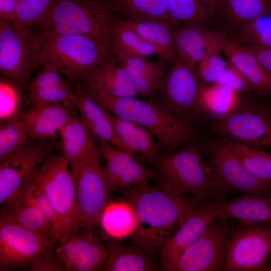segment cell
Masks as SVG:
<instances>
[{"label": "cell", "mask_w": 271, "mask_h": 271, "mask_svg": "<svg viewBox=\"0 0 271 271\" xmlns=\"http://www.w3.org/2000/svg\"><path fill=\"white\" fill-rule=\"evenodd\" d=\"M122 199L133 207L138 227L131 244L155 256L203 201L148 181L122 191Z\"/></svg>", "instance_id": "cell-1"}, {"label": "cell", "mask_w": 271, "mask_h": 271, "mask_svg": "<svg viewBox=\"0 0 271 271\" xmlns=\"http://www.w3.org/2000/svg\"><path fill=\"white\" fill-rule=\"evenodd\" d=\"M82 83L84 91L104 110L147 129L156 138L159 154L173 152L201 138L202 129L199 126L172 116L150 101L112 96L88 78Z\"/></svg>", "instance_id": "cell-2"}, {"label": "cell", "mask_w": 271, "mask_h": 271, "mask_svg": "<svg viewBox=\"0 0 271 271\" xmlns=\"http://www.w3.org/2000/svg\"><path fill=\"white\" fill-rule=\"evenodd\" d=\"M151 164L156 184L201 201H225L227 194L216 185L201 138L168 154H158Z\"/></svg>", "instance_id": "cell-3"}, {"label": "cell", "mask_w": 271, "mask_h": 271, "mask_svg": "<svg viewBox=\"0 0 271 271\" xmlns=\"http://www.w3.org/2000/svg\"><path fill=\"white\" fill-rule=\"evenodd\" d=\"M121 18L110 0H54L37 31L86 36L112 50L113 29Z\"/></svg>", "instance_id": "cell-4"}, {"label": "cell", "mask_w": 271, "mask_h": 271, "mask_svg": "<svg viewBox=\"0 0 271 271\" xmlns=\"http://www.w3.org/2000/svg\"><path fill=\"white\" fill-rule=\"evenodd\" d=\"M39 34L43 65L54 66L74 85L81 84L94 69L114 57L111 49L86 36Z\"/></svg>", "instance_id": "cell-5"}, {"label": "cell", "mask_w": 271, "mask_h": 271, "mask_svg": "<svg viewBox=\"0 0 271 271\" xmlns=\"http://www.w3.org/2000/svg\"><path fill=\"white\" fill-rule=\"evenodd\" d=\"M57 243L5 218L0 217V271L28 268L64 271L58 261Z\"/></svg>", "instance_id": "cell-6"}, {"label": "cell", "mask_w": 271, "mask_h": 271, "mask_svg": "<svg viewBox=\"0 0 271 271\" xmlns=\"http://www.w3.org/2000/svg\"><path fill=\"white\" fill-rule=\"evenodd\" d=\"M33 176L45 191L55 214L52 241L58 243L81 230L75 181L64 156L51 155L36 169Z\"/></svg>", "instance_id": "cell-7"}, {"label": "cell", "mask_w": 271, "mask_h": 271, "mask_svg": "<svg viewBox=\"0 0 271 271\" xmlns=\"http://www.w3.org/2000/svg\"><path fill=\"white\" fill-rule=\"evenodd\" d=\"M251 93H242L233 110L206 125L211 133L245 145L271 149V102L264 96Z\"/></svg>", "instance_id": "cell-8"}, {"label": "cell", "mask_w": 271, "mask_h": 271, "mask_svg": "<svg viewBox=\"0 0 271 271\" xmlns=\"http://www.w3.org/2000/svg\"><path fill=\"white\" fill-rule=\"evenodd\" d=\"M41 36L32 27L18 28L0 20V72L3 80L28 88L33 72L43 66Z\"/></svg>", "instance_id": "cell-9"}, {"label": "cell", "mask_w": 271, "mask_h": 271, "mask_svg": "<svg viewBox=\"0 0 271 271\" xmlns=\"http://www.w3.org/2000/svg\"><path fill=\"white\" fill-rule=\"evenodd\" d=\"M201 85L195 71L176 58L150 101L183 122L206 124L199 103Z\"/></svg>", "instance_id": "cell-10"}, {"label": "cell", "mask_w": 271, "mask_h": 271, "mask_svg": "<svg viewBox=\"0 0 271 271\" xmlns=\"http://www.w3.org/2000/svg\"><path fill=\"white\" fill-rule=\"evenodd\" d=\"M202 140L212 177L220 191L225 194L240 191L251 195L271 197V182L249 172L219 135L211 133Z\"/></svg>", "instance_id": "cell-11"}, {"label": "cell", "mask_w": 271, "mask_h": 271, "mask_svg": "<svg viewBox=\"0 0 271 271\" xmlns=\"http://www.w3.org/2000/svg\"><path fill=\"white\" fill-rule=\"evenodd\" d=\"M271 255V223L239 220L228 236L223 270H261Z\"/></svg>", "instance_id": "cell-12"}, {"label": "cell", "mask_w": 271, "mask_h": 271, "mask_svg": "<svg viewBox=\"0 0 271 271\" xmlns=\"http://www.w3.org/2000/svg\"><path fill=\"white\" fill-rule=\"evenodd\" d=\"M76 201L81 230L94 233L113 191L105 170L97 158L83 165L75 179Z\"/></svg>", "instance_id": "cell-13"}, {"label": "cell", "mask_w": 271, "mask_h": 271, "mask_svg": "<svg viewBox=\"0 0 271 271\" xmlns=\"http://www.w3.org/2000/svg\"><path fill=\"white\" fill-rule=\"evenodd\" d=\"M229 219L221 216L215 218L169 271L222 270L227 239L233 225Z\"/></svg>", "instance_id": "cell-14"}, {"label": "cell", "mask_w": 271, "mask_h": 271, "mask_svg": "<svg viewBox=\"0 0 271 271\" xmlns=\"http://www.w3.org/2000/svg\"><path fill=\"white\" fill-rule=\"evenodd\" d=\"M61 148L55 139L37 140L0 162V204L14 195L46 158Z\"/></svg>", "instance_id": "cell-15"}, {"label": "cell", "mask_w": 271, "mask_h": 271, "mask_svg": "<svg viewBox=\"0 0 271 271\" xmlns=\"http://www.w3.org/2000/svg\"><path fill=\"white\" fill-rule=\"evenodd\" d=\"M226 202L203 201L178 231L166 241L160 253L163 270L169 271L183 252L220 215Z\"/></svg>", "instance_id": "cell-16"}, {"label": "cell", "mask_w": 271, "mask_h": 271, "mask_svg": "<svg viewBox=\"0 0 271 271\" xmlns=\"http://www.w3.org/2000/svg\"><path fill=\"white\" fill-rule=\"evenodd\" d=\"M106 162V172L112 191L121 192L155 178V172L140 164L134 156L104 141H97Z\"/></svg>", "instance_id": "cell-17"}, {"label": "cell", "mask_w": 271, "mask_h": 271, "mask_svg": "<svg viewBox=\"0 0 271 271\" xmlns=\"http://www.w3.org/2000/svg\"><path fill=\"white\" fill-rule=\"evenodd\" d=\"M177 59L195 70L210 52L222 50L224 34L206 26H177L174 28Z\"/></svg>", "instance_id": "cell-18"}, {"label": "cell", "mask_w": 271, "mask_h": 271, "mask_svg": "<svg viewBox=\"0 0 271 271\" xmlns=\"http://www.w3.org/2000/svg\"><path fill=\"white\" fill-rule=\"evenodd\" d=\"M63 155L68 162L74 179L80 168L99 158L97 140L81 118L73 116L60 136Z\"/></svg>", "instance_id": "cell-19"}, {"label": "cell", "mask_w": 271, "mask_h": 271, "mask_svg": "<svg viewBox=\"0 0 271 271\" xmlns=\"http://www.w3.org/2000/svg\"><path fill=\"white\" fill-rule=\"evenodd\" d=\"M76 112L62 103L31 105L19 115L36 141L60 137L64 128Z\"/></svg>", "instance_id": "cell-20"}, {"label": "cell", "mask_w": 271, "mask_h": 271, "mask_svg": "<svg viewBox=\"0 0 271 271\" xmlns=\"http://www.w3.org/2000/svg\"><path fill=\"white\" fill-rule=\"evenodd\" d=\"M116 62L125 70L133 83L138 94L154 96L166 76L170 67L168 62L160 59L149 60L147 58L130 57L112 48Z\"/></svg>", "instance_id": "cell-21"}, {"label": "cell", "mask_w": 271, "mask_h": 271, "mask_svg": "<svg viewBox=\"0 0 271 271\" xmlns=\"http://www.w3.org/2000/svg\"><path fill=\"white\" fill-rule=\"evenodd\" d=\"M75 107L97 141H104L133 155H136L118 138L105 111L84 91L80 84L74 85Z\"/></svg>", "instance_id": "cell-22"}, {"label": "cell", "mask_w": 271, "mask_h": 271, "mask_svg": "<svg viewBox=\"0 0 271 271\" xmlns=\"http://www.w3.org/2000/svg\"><path fill=\"white\" fill-rule=\"evenodd\" d=\"M1 217L10 219L52 241L51 228L32 198L26 182L3 204Z\"/></svg>", "instance_id": "cell-23"}, {"label": "cell", "mask_w": 271, "mask_h": 271, "mask_svg": "<svg viewBox=\"0 0 271 271\" xmlns=\"http://www.w3.org/2000/svg\"><path fill=\"white\" fill-rule=\"evenodd\" d=\"M222 52L228 61L247 79L254 91L271 97V76L245 45L230 41L226 37L222 43Z\"/></svg>", "instance_id": "cell-24"}, {"label": "cell", "mask_w": 271, "mask_h": 271, "mask_svg": "<svg viewBox=\"0 0 271 271\" xmlns=\"http://www.w3.org/2000/svg\"><path fill=\"white\" fill-rule=\"evenodd\" d=\"M106 241L107 256L103 271H153L159 269L154 256L131 244L124 245L109 237Z\"/></svg>", "instance_id": "cell-25"}, {"label": "cell", "mask_w": 271, "mask_h": 271, "mask_svg": "<svg viewBox=\"0 0 271 271\" xmlns=\"http://www.w3.org/2000/svg\"><path fill=\"white\" fill-rule=\"evenodd\" d=\"M123 20L153 47L159 59L170 63L176 59L175 27L158 20Z\"/></svg>", "instance_id": "cell-26"}, {"label": "cell", "mask_w": 271, "mask_h": 271, "mask_svg": "<svg viewBox=\"0 0 271 271\" xmlns=\"http://www.w3.org/2000/svg\"><path fill=\"white\" fill-rule=\"evenodd\" d=\"M105 113L121 142L134 153H140L144 159L151 164L159 154L158 147L153 134L137 123L117 117L106 111Z\"/></svg>", "instance_id": "cell-27"}, {"label": "cell", "mask_w": 271, "mask_h": 271, "mask_svg": "<svg viewBox=\"0 0 271 271\" xmlns=\"http://www.w3.org/2000/svg\"><path fill=\"white\" fill-rule=\"evenodd\" d=\"M132 206L124 199L111 201L104 209L100 225L106 237L121 240L131 236L138 227Z\"/></svg>", "instance_id": "cell-28"}, {"label": "cell", "mask_w": 271, "mask_h": 271, "mask_svg": "<svg viewBox=\"0 0 271 271\" xmlns=\"http://www.w3.org/2000/svg\"><path fill=\"white\" fill-rule=\"evenodd\" d=\"M87 78L115 97H136L138 94L128 74L114 57L94 69Z\"/></svg>", "instance_id": "cell-29"}, {"label": "cell", "mask_w": 271, "mask_h": 271, "mask_svg": "<svg viewBox=\"0 0 271 271\" xmlns=\"http://www.w3.org/2000/svg\"><path fill=\"white\" fill-rule=\"evenodd\" d=\"M219 216L249 222L271 223V197L244 194L226 201Z\"/></svg>", "instance_id": "cell-30"}, {"label": "cell", "mask_w": 271, "mask_h": 271, "mask_svg": "<svg viewBox=\"0 0 271 271\" xmlns=\"http://www.w3.org/2000/svg\"><path fill=\"white\" fill-rule=\"evenodd\" d=\"M241 94L218 83L201 84L199 103L206 124L209 120L224 115L233 110L238 104Z\"/></svg>", "instance_id": "cell-31"}, {"label": "cell", "mask_w": 271, "mask_h": 271, "mask_svg": "<svg viewBox=\"0 0 271 271\" xmlns=\"http://www.w3.org/2000/svg\"><path fill=\"white\" fill-rule=\"evenodd\" d=\"M271 10V0H219L217 11L232 27L240 30Z\"/></svg>", "instance_id": "cell-32"}, {"label": "cell", "mask_w": 271, "mask_h": 271, "mask_svg": "<svg viewBox=\"0 0 271 271\" xmlns=\"http://www.w3.org/2000/svg\"><path fill=\"white\" fill-rule=\"evenodd\" d=\"M124 20H154L175 26L171 19L165 0H110Z\"/></svg>", "instance_id": "cell-33"}, {"label": "cell", "mask_w": 271, "mask_h": 271, "mask_svg": "<svg viewBox=\"0 0 271 271\" xmlns=\"http://www.w3.org/2000/svg\"><path fill=\"white\" fill-rule=\"evenodd\" d=\"M218 135L249 172L260 179L271 182V153Z\"/></svg>", "instance_id": "cell-34"}, {"label": "cell", "mask_w": 271, "mask_h": 271, "mask_svg": "<svg viewBox=\"0 0 271 271\" xmlns=\"http://www.w3.org/2000/svg\"><path fill=\"white\" fill-rule=\"evenodd\" d=\"M112 43V48L128 56L147 58L156 55L153 47L127 25L122 18L114 26Z\"/></svg>", "instance_id": "cell-35"}, {"label": "cell", "mask_w": 271, "mask_h": 271, "mask_svg": "<svg viewBox=\"0 0 271 271\" xmlns=\"http://www.w3.org/2000/svg\"><path fill=\"white\" fill-rule=\"evenodd\" d=\"M175 26H206L212 16L199 0H165Z\"/></svg>", "instance_id": "cell-36"}, {"label": "cell", "mask_w": 271, "mask_h": 271, "mask_svg": "<svg viewBox=\"0 0 271 271\" xmlns=\"http://www.w3.org/2000/svg\"><path fill=\"white\" fill-rule=\"evenodd\" d=\"M36 141L19 115L11 119L0 128V162Z\"/></svg>", "instance_id": "cell-37"}, {"label": "cell", "mask_w": 271, "mask_h": 271, "mask_svg": "<svg viewBox=\"0 0 271 271\" xmlns=\"http://www.w3.org/2000/svg\"><path fill=\"white\" fill-rule=\"evenodd\" d=\"M76 231L57 243L55 248L58 261L64 267L80 257L99 237L85 230Z\"/></svg>", "instance_id": "cell-38"}, {"label": "cell", "mask_w": 271, "mask_h": 271, "mask_svg": "<svg viewBox=\"0 0 271 271\" xmlns=\"http://www.w3.org/2000/svg\"><path fill=\"white\" fill-rule=\"evenodd\" d=\"M54 0H19L13 24L18 28L39 25L46 18Z\"/></svg>", "instance_id": "cell-39"}, {"label": "cell", "mask_w": 271, "mask_h": 271, "mask_svg": "<svg viewBox=\"0 0 271 271\" xmlns=\"http://www.w3.org/2000/svg\"><path fill=\"white\" fill-rule=\"evenodd\" d=\"M31 105L62 103L75 111V94L70 83L30 91Z\"/></svg>", "instance_id": "cell-40"}, {"label": "cell", "mask_w": 271, "mask_h": 271, "mask_svg": "<svg viewBox=\"0 0 271 271\" xmlns=\"http://www.w3.org/2000/svg\"><path fill=\"white\" fill-rule=\"evenodd\" d=\"M107 256L106 245L98 238L80 257L66 265L65 271L101 270Z\"/></svg>", "instance_id": "cell-41"}, {"label": "cell", "mask_w": 271, "mask_h": 271, "mask_svg": "<svg viewBox=\"0 0 271 271\" xmlns=\"http://www.w3.org/2000/svg\"><path fill=\"white\" fill-rule=\"evenodd\" d=\"M222 50L216 49L208 53L198 64L196 75L202 84L216 83L228 65L220 54Z\"/></svg>", "instance_id": "cell-42"}, {"label": "cell", "mask_w": 271, "mask_h": 271, "mask_svg": "<svg viewBox=\"0 0 271 271\" xmlns=\"http://www.w3.org/2000/svg\"><path fill=\"white\" fill-rule=\"evenodd\" d=\"M26 183L32 198L51 228L52 234L56 223V216L47 195L42 187L34 178L33 175Z\"/></svg>", "instance_id": "cell-43"}, {"label": "cell", "mask_w": 271, "mask_h": 271, "mask_svg": "<svg viewBox=\"0 0 271 271\" xmlns=\"http://www.w3.org/2000/svg\"><path fill=\"white\" fill-rule=\"evenodd\" d=\"M218 83L240 93H249L254 90L247 79L228 61V65L217 80Z\"/></svg>", "instance_id": "cell-44"}, {"label": "cell", "mask_w": 271, "mask_h": 271, "mask_svg": "<svg viewBox=\"0 0 271 271\" xmlns=\"http://www.w3.org/2000/svg\"><path fill=\"white\" fill-rule=\"evenodd\" d=\"M271 29V10L260 15L246 24L241 30L237 42L251 44L261 33Z\"/></svg>", "instance_id": "cell-45"}, {"label": "cell", "mask_w": 271, "mask_h": 271, "mask_svg": "<svg viewBox=\"0 0 271 271\" xmlns=\"http://www.w3.org/2000/svg\"><path fill=\"white\" fill-rule=\"evenodd\" d=\"M60 72L54 66L45 64L36 77L32 80L29 85L30 91L51 86L64 85L68 83L63 80Z\"/></svg>", "instance_id": "cell-46"}, {"label": "cell", "mask_w": 271, "mask_h": 271, "mask_svg": "<svg viewBox=\"0 0 271 271\" xmlns=\"http://www.w3.org/2000/svg\"><path fill=\"white\" fill-rule=\"evenodd\" d=\"M265 70L271 76V47L257 45H246Z\"/></svg>", "instance_id": "cell-47"}, {"label": "cell", "mask_w": 271, "mask_h": 271, "mask_svg": "<svg viewBox=\"0 0 271 271\" xmlns=\"http://www.w3.org/2000/svg\"><path fill=\"white\" fill-rule=\"evenodd\" d=\"M19 0H0V20L13 22Z\"/></svg>", "instance_id": "cell-48"}, {"label": "cell", "mask_w": 271, "mask_h": 271, "mask_svg": "<svg viewBox=\"0 0 271 271\" xmlns=\"http://www.w3.org/2000/svg\"><path fill=\"white\" fill-rule=\"evenodd\" d=\"M251 44L271 47V29L261 33L251 44Z\"/></svg>", "instance_id": "cell-49"}, {"label": "cell", "mask_w": 271, "mask_h": 271, "mask_svg": "<svg viewBox=\"0 0 271 271\" xmlns=\"http://www.w3.org/2000/svg\"><path fill=\"white\" fill-rule=\"evenodd\" d=\"M208 10L212 16L216 12L219 0H199Z\"/></svg>", "instance_id": "cell-50"}, {"label": "cell", "mask_w": 271, "mask_h": 271, "mask_svg": "<svg viewBox=\"0 0 271 271\" xmlns=\"http://www.w3.org/2000/svg\"><path fill=\"white\" fill-rule=\"evenodd\" d=\"M262 271H271V255L267 263L262 269Z\"/></svg>", "instance_id": "cell-51"}]
</instances>
